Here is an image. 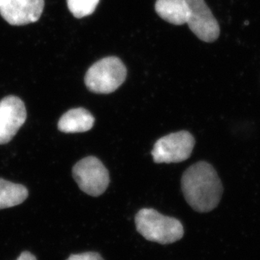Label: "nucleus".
<instances>
[{"instance_id":"f257e3e1","label":"nucleus","mask_w":260,"mask_h":260,"mask_svg":"<svg viewBox=\"0 0 260 260\" xmlns=\"http://www.w3.org/2000/svg\"><path fill=\"white\" fill-rule=\"evenodd\" d=\"M182 191L187 203L199 212H209L221 201L223 188L216 170L206 162H198L184 173Z\"/></svg>"},{"instance_id":"f03ea898","label":"nucleus","mask_w":260,"mask_h":260,"mask_svg":"<svg viewBox=\"0 0 260 260\" xmlns=\"http://www.w3.org/2000/svg\"><path fill=\"white\" fill-rule=\"evenodd\" d=\"M136 226L143 238L160 244L175 243L184 236V228L177 219L165 216L154 209H142L135 217Z\"/></svg>"},{"instance_id":"7ed1b4c3","label":"nucleus","mask_w":260,"mask_h":260,"mask_svg":"<svg viewBox=\"0 0 260 260\" xmlns=\"http://www.w3.org/2000/svg\"><path fill=\"white\" fill-rule=\"evenodd\" d=\"M126 68L120 58L108 57L96 61L88 69L84 82L95 93H113L125 82Z\"/></svg>"},{"instance_id":"20e7f679","label":"nucleus","mask_w":260,"mask_h":260,"mask_svg":"<svg viewBox=\"0 0 260 260\" xmlns=\"http://www.w3.org/2000/svg\"><path fill=\"white\" fill-rule=\"evenodd\" d=\"M73 176L79 189L91 197H100L110 184V174L105 165L97 157H84L74 165Z\"/></svg>"},{"instance_id":"39448f33","label":"nucleus","mask_w":260,"mask_h":260,"mask_svg":"<svg viewBox=\"0 0 260 260\" xmlns=\"http://www.w3.org/2000/svg\"><path fill=\"white\" fill-rule=\"evenodd\" d=\"M194 138L186 131L171 133L155 143L152 157L157 164H172L188 159L194 149Z\"/></svg>"},{"instance_id":"423d86ee","label":"nucleus","mask_w":260,"mask_h":260,"mask_svg":"<svg viewBox=\"0 0 260 260\" xmlns=\"http://www.w3.org/2000/svg\"><path fill=\"white\" fill-rule=\"evenodd\" d=\"M189 7L187 24L189 29L200 40L205 42H213L220 35V27L204 0H186Z\"/></svg>"},{"instance_id":"0eeeda50","label":"nucleus","mask_w":260,"mask_h":260,"mask_svg":"<svg viewBox=\"0 0 260 260\" xmlns=\"http://www.w3.org/2000/svg\"><path fill=\"white\" fill-rule=\"evenodd\" d=\"M27 117L25 104L16 96L0 101V145L10 143Z\"/></svg>"},{"instance_id":"6e6552de","label":"nucleus","mask_w":260,"mask_h":260,"mask_svg":"<svg viewBox=\"0 0 260 260\" xmlns=\"http://www.w3.org/2000/svg\"><path fill=\"white\" fill-rule=\"evenodd\" d=\"M44 0H8L0 7V15L12 25H25L39 20Z\"/></svg>"},{"instance_id":"1a4fd4ad","label":"nucleus","mask_w":260,"mask_h":260,"mask_svg":"<svg viewBox=\"0 0 260 260\" xmlns=\"http://www.w3.org/2000/svg\"><path fill=\"white\" fill-rule=\"evenodd\" d=\"M94 118L86 109H72L62 115L57 127L64 133H85L92 129Z\"/></svg>"},{"instance_id":"9d476101","label":"nucleus","mask_w":260,"mask_h":260,"mask_svg":"<svg viewBox=\"0 0 260 260\" xmlns=\"http://www.w3.org/2000/svg\"><path fill=\"white\" fill-rule=\"evenodd\" d=\"M155 10L162 20L173 25L186 24L189 16L186 0H157Z\"/></svg>"},{"instance_id":"9b49d317","label":"nucleus","mask_w":260,"mask_h":260,"mask_svg":"<svg viewBox=\"0 0 260 260\" xmlns=\"http://www.w3.org/2000/svg\"><path fill=\"white\" fill-rule=\"evenodd\" d=\"M28 189L22 184H15L0 178V210L23 203L27 199Z\"/></svg>"},{"instance_id":"f8f14e48","label":"nucleus","mask_w":260,"mask_h":260,"mask_svg":"<svg viewBox=\"0 0 260 260\" xmlns=\"http://www.w3.org/2000/svg\"><path fill=\"white\" fill-rule=\"evenodd\" d=\"M99 3L100 0H67L69 10L78 19L92 15Z\"/></svg>"},{"instance_id":"ddd939ff","label":"nucleus","mask_w":260,"mask_h":260,"mask_svg":"<svg viewBox=\"0 0 260 260\" xmlns=\"http://www.w3.org/2000/svg\"><path fill=\"white\" fill-rule=\"evenodd\" d=\"M67 260H105L101 254L94 252H87V253H79V254H72Z\"/></svg>"},{"instance_id":"4468645a","label":"nucleus","mask_w":260,"mask_h":260,"mask_svg":"<svg viewBox=\"0 0 260 260\" xmlns=\"http://www.w3.org/2000/svg\"><path fill=\"white\" fill-rule=\"evenodd\" d=\"M17 260H37L36 256L33 255L31 253H29L28 251H25L20 254V257Z\"/></svg>"},{"instance_id":"2eb2a0df","label":"nucleus","mask_w":260,"mask_h":260,"mask_svg":"<svg viewBox=\"0 0 260 260\" xmlns=\"http://www.w3.org/2000/svg\"><path fill=\"white\" fill-rule=\"evenodd\" d=\"M8 0H0V7L2 6V5H5V3L7 2Z\"/></svg>"}]
</instances>
